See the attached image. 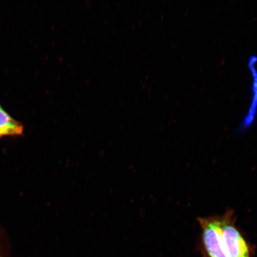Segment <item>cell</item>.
Wrapping results in <instances>:
<instances>
[{
	"mask_svg": "<svg viewBox=\"0 0 257 257\" xmlns=\"http://www.w3.org/2000/svg\"><path fill=\"white\" fill-rule=\"evenodd\" d=\"M0 107H1V106H0Z\"/></svg>",
	"mask_w": 257,
	"mask_h": 257,
	"instance_id": "5b68a950",
	"label": "cell"
},
{
	"mask_svg": "<svg viewBox=\"0 0 257 257\" xmlns=\"http://www.w3.org/2000/svg\"><path fill=\"white\" fill-rule=\"evenodd\" d=\"M24 126L13 118L4 109L0 107V138L17 137L23 134Z\"/></svg>",
	"mask_w": 257,
	"mask_h": 257,
	"instance_id": "277c9868",
	"label": "cell"
},
{
	"mask_svg": "<svg viewBox=\"0 0 257 257\" xmlns=\"http://www.w3.org/2000/svg\"><path fill=\"white\" fill-rule=\"evenodd\" d=\"M233 212L227 211L220 218L225 249L228 257H250L246 240L234 223Z\"/></svg>",
	"mask_w": 257,
	"mask_h": 257,
	"instance_id": "6da1fadb",
	"label": "cell"
},
{
	"mask_svg": "<svg viewBox=\"0 0 257 257\" xmlns=\"http://www.w3.org/2000/svg\"><path fill=\"white\" fill-rule=\"evenodd\" d=\"M202 241L210 257H228L225 249L220 218H200Z\"/></svg>",
	"mask_w": 257,
	"mask_h": 257,
	"instance_id": "7a4b0ae2",
	"label": "cell"
},
{
	"mask_svg": "<svg viewBox=\"0 0 257 257\" xmlns=\"http://www.w3.org/2000/svg\"><path fill=\"white\" fill-rule=\"evenodd\" d=\"M247 67L251 78L250 99L249 107L240 122L239 130H248L254 123L257 115V56L250 55L247 61Z\"/></svg>",
	"mask_w": 257,
	"mask_h": 257,
	"instance_id": "3957f363",
	"label": "cell"
},
{
	"mask_svg": "<svg viewBox=\"0 0 257 257\" xmlns=\"http://www.w3.org/2000/svg\"><path fill=\"white\" fill-rule=\"evenodd\" d=\"M0 257H1V256H0Z\"/></svg>",
	"mask_w": 257,
	"mask_h": 257,
	"instance_id": "8992f818",
	"label": "cell"
}]
</instances>
